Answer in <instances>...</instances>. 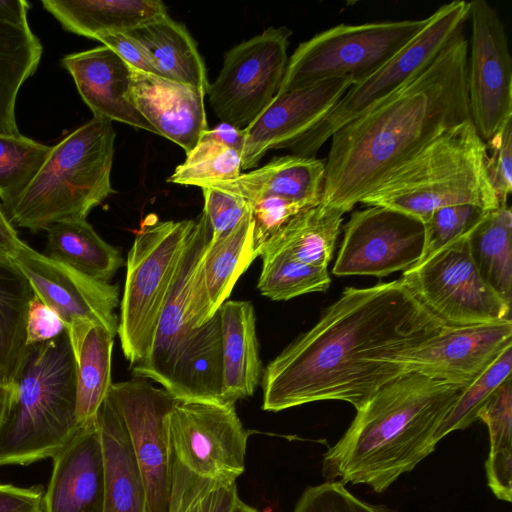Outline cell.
<instances>
[{"label": "cell", "mask_w": 512, "mask_h": 512, "mask_svg": "<svg viewBox=\"0 0 512 512\" xmlns=\"http://www.w3.org/2000/svg\"><path fill=\"white\" fill-rule=\"evenodd\" d=\"M446 326L401 279L347 287L310 330L267 365L262 409L340 400L358 410L405 374L407 356Z\"/></svg>", "instance_id": "6da1fadb"}, {"label": "cell", "mask_w": 512, "mask_h": 512, "mask_svg": "<svg viewBox=\"0 0 512 512\" xmlns=\"http://www.w3.org/2000/svg\"><path fill=\"white\" fill-rule=\"evenodd\" d=\"M468 45L459 31L425 69L331 136L320 203L352 210L391 170L471 119Z\"/></svg>", "instance_id": "7a4b0ae2"}, {"label": "cell", "mask_w": 512, "mask_h": 512, "mask_svg": "<svg viewBox=\"0 0 512 512\" xmlns=\"http://www.w3.org/2000/svg\"><path fill=\"white\" fill-rule=\"evenodd\" d=\"M465 388L415 372L385 384L323 455V476L384 492L434 451L436 432Z\"/></svg>", "instance_id": "3957f363"}, {"label": "cell", "mask_w": 512, "mask_h": 512, "mask_svg": "<svg viewBox=\"0 0 512 512\" xmlns=\"http://www.w3.org/2000/svg\"><path fill=\"white\" fill-rule=\"evenodd\" d=\"M211 231L196 219L164 305L148 355L132 366L135 378L159 383L176 400H222V342L218 312L196 327L189 309L191 284Z\"/></svg>", "instance_id": "277c9868"}, {"label": "cell", "mask_w": 512, "mask_h": 512, "mask_svg": "<svg viewBox=\"0 0 512 512\" xmlns=\"http://www.w3.org/2000/svg\"><path fill=\"white\" fill-rule=\"evenodd\" d=\"M79 429L76 360L65 331L27 347L0 418V466L53 457Z\"/></svg>", "instance_id": "5b68a950"}, {"label": "cell", "mask_w": 512, "mask_h": 512, "mask_svg": "<svg viewBox=\"0 0 512 512\" xmlns=\"http://www.w3.org/2000/svg\"><path fill=\"white\" fill-rule=\"evenodd\" d=\"M360 203L393 209L423 223L446 206H500L486 172L485 142L471 119L446 130L391 170Z\"/></svg>", "instance_id": "8992f818"}, {"label": "cell", "mask_w": 512, "mask_h": 512, "mask_svg": "<svg viewBox=\"0 0 512 512\" xmlns=\"http://www.w3.org/2000/svg\"><path fill=\"white\" fill-rule=\"evenodd\" d=\"M116 133L112 121L93 117L55 146L27 188L2 206L16 228L47 230L65 221L86 220L111 194Z\"/></svg>", "instance_id": "52a82bcc"}, {"label": "cell", "mask_w": 512, "mask_h": 512, "mask_svg": "<svg viewBox=\"0 0 512 512\" xmlns=\"http://www.w3.org/2000/svg\"><path fill=\"white\" fill-rule=\"evenodd\" d=\"M195 219L161 221L148 215L137 231L126 262L117 335L133 366L149 353Z\"/></svg>", "instance_id": "ba28073f"}, {"label": "cell", "mask_w": 512, "mask_h": 512, "mask_svg": "<svg viewBox=\"0 0 512 512\" xmlns=\"http://www.w3.org/2000/svg\"><path fill=\"white\" fill-rule=\"evenodd\" d=\"M428 19L339 24L321 31L288 58L277 94L345 77L356 84L409 44Z\"/></svg>", "instance_id": "9c48e42d"}, {"label": "cell", "mask_w": 512, "mask_h": 512, "mask_svg": "<svg viewBox=\"0 0 512 512\" xmlns=\"http://www.w3.org/2000/svg\"><path fill=\"white\" fill-rule=\"evenodd\" d=\"M469 2L456 0L429 16L419 34L381 68L352 84L335 106L288 150L314 158L342 126L378 105L425 69L468 20Z\"/></svg>", "instance_id": "30bf717a"}, {"label": "cell", "mask_w": 512, "mask_h": 512, "mask_svg": "<svg viewBox=\"0 0 512 512\" xmlns=\"http://www.w3.org/2000/svg\"><path fill=\"white\" fill-rule=\"evenodd\" d=\"M466 236L405 270L401 280L447 326L511 320V305L480 277Z\"/></svg>", "instance_id": "8fae6325"}, {"label": "cell", "mask_w": 512, "mask_h": 512, "mask_svg": "<svg viewBox=\"0 0 512 512\" xmlns=\"http://www.w3.org/2000/svg\"><path fill=\"white\" fill-rule=\"evenodd\" d=\"M291 35L287 27H269L225 53L207 91L221 122L245 130L269 106L284 76Z\"/></svg>", "instance_id": "7c38bea8"}, {"label": "cell", "mask_w": 512, "mask_h": 512, "mask_svg": "<svg viewBox=\"0 0 512 512\" xmlns=\"http://www.w3.org/2000/svg\"><path fill=\"white\" fill-rule=\"evenodd\" d=\"M107 397L126 427L148 512H168L175 461L169 417L176 399L143 378L112 383Z\"/></svg>", "instance_id": "4fadbf2b"}, {"label": "cell", "mask_w": 512, "mask_h": 512, "mask_svg": "<svg viewBox=\"0 0 512 512\" xmlns=\"http://www.w3.org/2000/svg\"><path fill=\"white\" fill-rule=\"evenodd\" d=\"M175 459L208 479L236 481L245 470L247 440L235 404L176 400L169 417Z\"/></svg>", "instance_id": "5bb4252c"}, {"label": "cell", "mask_w": 512, "mask_h": 512, "mask_svg": "<svg viewBox=\"0 0 512 512\" xmlns=\"http://www.w3.org/2000/svg\"><path fill=\"white\" fill-rule=\"evenodd\" d=\"M9 259L26 277L34 295L62 320L73 349L92 325L117 335L118 285L87 276L26 243Z\"/></svg>", "instance_id": "9a60e30c"}, {"label": "cell", "mask_w": 512, "mask_h": 512, "mask_svg": "<svg viewBox=\"0 0 512 512\" xmlns=\"http://www.w3.org/2000/svg\"><path fill=\"white\" fill-rule=\"evenodd\" d=\"M471 22L467 90L471 121L486 142L512 119V59L499 12L485 0L469 1Z\"/></svg>", "instance_id": "2e32d148"}, {"label": "cell", "mask_w": 512, "mask_h": 512, "mask_svg": "<svg viewBox=\"0 0 512 512\" xmlns=\"http://www.w3.org/2000/svg\"><path fill=\"white\" fill-rule=\"evenodd\" d=\"M424 243L422 221L393 209L369 206L355 211L345 225L332 272L376 277L404 272L420 261Z\"/></svg>", "instance_id": "e0dca14e"}, {"label": "cell", "mask_w": 512, "mask_h": 512, "mask_svg": "<svg viewBox=\"0 0 512 512\" xmlns=\"http://www.w3.org/2000/svg\"><path fill=\"white\" fill-rule=\"evenodd\" d=\"M512 321L446 326L406 358V373L469 386L508 347Z\"/></svg>", "instance_id": "ac0fdd59"}, {"label": "cell", "mask_w": 512, "mask_h": 512, "mask_svg": "<svg viewBox=\"0 0 512 512\" xmlns=\"http://www.w3.org/2000/svg\"><path fill=\"white\" fill-rule=\"evenodd\" d=\"M353 84L349 77L277 94L245 130L241 170L257 167L273 149H289L319 122Z\"/></svg>", "instance_id": "d6986e66"}, {"label": "cell", "mask_w": 512, "mask_h": 512, "mask_svg": "<svg viewBox=\"0 0 512 512\" xmlns=\"http://www.w3.org/2000/svg\"><path fill=\"white\" fill-rule=\"evenodd\" d=\"M200 89L131 67L129 99L142 117L186 153L208 130L204 98Z\"/></svg>", "instance_id": "ffe728a7"}, {"label": "cell", "mask_w": 512, "mask_h": 512, "mask_svg": "<svg viewBox=\"0 0 512 512\" xmlns=\"http://www.w3.org/2000/svg\"><path fill=\"white\" fill-rule=\"evenodd\" d=\"M52 458L44 512H103L104 459L97 422L80 427Z\"/></svg>", "instance_id": "44dd1931"}, {"label": "cell", "mask_w": 512, "mask_h": 512, "mask_svg": "<svg viewBox=\"0 0 512 512\" xmlns=\"http://www.w3.org/2000/svg\"><path fill=\"white\" fill-rule=\"evenodd\" d=\"M93 117L106 118L157 134L129 99L131 67L102 45L61 59ZM158 135V134H157Z\"/></svg>", "instance_id": "7402d4cb"}, {"label": "cell", "mask_w": 512, "mask_h": 512, "mask_svg": "<svg viewBox=\"0 0 512 512\" xmlns=\"http://www.w3.org/2000/svg\"><path fill=\"white\" fill-rule=\"evenodd\" d=\"M325 178V162L321 159L284 155L237 178L210 183L216 188L238 195L250 204L275 196L316 206L321 201Z\"/></svg>", "instance_id": "603a6c76"}, {"label": "cell", "mask_w": 512, "mask_h": 512, "mask_svg": "<svg viewBox=\"0 0 512 512\" xmlns=\"http://www.w3.org/2000/svg\"><path fill=\"white\" fill-rule=\"evenodd\" d=\"M222 342V400L235 404L252 396L262 363L250 301L227 300L218 309Z\"/></svg>", "instance_id": "cb8c5ba5"}, {"label": "cell", "mask_w": 512, "mask_h": 512, "mask_svg": "<svg viewBox=\"0 0 512 512\" xmlns=\"http://www.w3.org/2000/svg\"><path fill=\"white\" fill-rule=\"evenodd\" d=\"M96 422L104 459L103 512H148L144 482L126 427L108 397Z\"/></svg>", "instance_id": "d4e9b609"}, {"label": "cell", "mask_w": 512, "mask_h": 512, "mask_svg": "<svg viewBox=\"0 0 512 512\" xmlns=\"http://www.w3.org/2000/svg\"><path fill=\"white\" fill-rule=\"evenodd\" d=\"M43 8L67 32L96 40L126 32L167 14L160 0H42Z\"/></svg>", "instance_id": "484cf974"}, {"label": "cell", "mask_w": 512, "mask_h": 512, "mask_svg": "<svg viewBox=\"0 0 512 512\" xmlns=\"http://www.w3.org/2000/svg\"><path fill=\"white\" fill-rule=\"evenodd\" d=\"M139 41L164 78L192 85L207 95L205 63L187 28L168 14L126 31Z\"/></svg>", "instance_id": "4316f807"}, {"label": "cell", "mask_w": 512, "mask_h": 512, "mask_svg": "<svg viewBox=\"0 0 512 512\" xmlns=\"http://www.w3.org/2000/svg\"><path fill=\"white\" fill-rule=\"evenodd\" d=\"M344 211L322 203L288 220L263 246L260 256L283 252L303 263L328 267Z\"/></svg>", "instance_id": "83f0119b"}, {"label": "cell", "mask_w": 512, "mask_h": 512, "mask_svg": "<svg viewBox=\"0 0 512 512\" xmlns=\"http://www.w3.org/2000/svg\"><path fill=\"white\" fill-rule=\"evenodd\" d=\"M469 253L483 281L512 301V213L508 204L488 210L467 234Z\"/></svg>", "instance_id": "f1b7e54d"}, {"label": "cell", "mask_w": 512, "mask_h": 512, "mask_svg": "<svg viewBox=\"0 0 512 512\" xmlns=\"http://www.w3.org/2000/svg\"><path fill=\"white\" fill-rule=\"evenodd\" d=\"M47 256L92 278L109 282L124 264L120 251L87 220L59 222L47 230Z\"/></svg>", "instance_id": "f546056e"}, {"label": "cell", "mask_w": 512, "mask_h": 512, "mask_svg": "<svg viewBox=\"0 0 512 512\" xmlns=\"http://www.w3.org/2000/svg\"><path fill=\"white\" fill-rule=\"evenodd\" d=\"M32 287L7 257H0V381L12 385L26 350V320Z\"/></svg>", "instance_id": "4dcf8cb0"}, {"label": "cell", "mask_w": 512, "mask_h": 512, "mask_svg": "<svg viewBox=\"0 0 512 512\" xmlns=\"http://www.w3.org/2000/svg\"><path fill=\"white\" fill-rule=\"evenodd\" d=\"M258 256L251 210L231 231L216 241L209 240L202 259V273L214 314L227 301L239 277Z\"/></svg>", "instance_id": "1f68e13d"}, {"label": "cell", "mask_w": 512, "mask_h": 512, "mask_svg": "<svg viewBox=\"0 0 512 512\" xmlns=\"http://www.w3.org/2000/svg\"><path fill=\"white\" fill-rule=\"evenodd\" d=\"M43 53L31 29L0 21V134L20 136L15 107L23 83L37 70Z\"/></svg>", "instance_id": "d6a6232c"}, {"label": "cell", "mask_w": 512, "mask_h": 512, "mask_svg": "<svg viewBox=\"0 0 512 512\" xmlns=\"http://www.w3.org/2000/svg\"><path fill=\"white\" fill-rule=\"evenodd\" d=\"M114 335L100 325L90 326L73 349L76 360V416L79 426L96 421L111 381Z\"/></svg>", "instance_id": "836d02e7"}, {"label": "cell", "mask_w": 512, "mask_h": 512, "mask_svg": "<svg viewBox=\"0 0 512 512\" xmlns=\"http://www.w3.org/2000/svg\"><path fill=\"white\" fill-rule=\"evenodd\" d=\"M489 432L487 483L500 500L512 499V378L506 379L479 413Z\"/></svg>", "instance_id": "e575fe53"}, {"label": "cell", "mask_w": 512, "mask_h": 512, "mask_svg": "<svg viewBox=\"0 0 512 512\" xmlns=\"http://www.w3.org/2000/svg\"><path fill=\"white\" fill-rule=\"evenodd\" d=\"M261 257L263 266L257 288L271 300H289L303 294L323 292L330 286L326 267L303 263L283 252Z\"/></svg>", "instance_id": "d590c367"}, {"label": "cell", "mask_w": 512, "mask_h": 512, "mask_svg": "<svg viewBox=\"0 0 512 512\" xmlns=\"http://www.w3.org/2000/svg\"><path fill=\"white\" fill-rule=\"evenodd\" d=\"M241 155L240 150L216 140L206 130L167 182L202 188L210 183L235 179L242 171Z\"/></svg>", "instance_id": "8d00e7d4"}, {"label": "cell", "mask_w": 512, "mask_h": 512, "mask_svg": "<svg viewBox=\"0 0 512 512\" xmlns=\"http://www.w3.org/2000/svg\"><path fill=\"white\" fill-rule=\"evenodd\" d=\"M237 498L236 481L200 477L175 459L168 512H230Z\"/></svg>", "instance_id": "74e56055"}, {"label": "cell", "mask_w": 512, "mask_h": 512, "mask_svg": "<svg viewBox=\"0 0 512 512\" xmlns=\"http://www.w3.org/2000/svg\"><path fill=\"white\" fill-rule=\"evenodd\" d=\"M52 146L24 135L0 134V200L7 204L30 184L51 152Z\"/></svg>", "instance_id": "f35d334b"}, {"label": "cell", "mask_w": 512, "mask_h": 512, "mask_svg": "<svg viewBox=\"0 0 512 512\" xmlns=\"http://www.w3.org/2000/svg\"><path fill=\"white\" fill-rule=\"evenodd\" d=\"M511 368L512 346L506 348L473 383L464 389L440 424L435 435L436 442L438 443L447 434L465 429L476 422L480 411L495 391L511 377Z\"/></svg>", "instance_id": "ab89813d"}, {"label": "cell", "mask_w": 512, "mask_h": 512, "mask_svg": "<svg viewBox=\"0 0 512 512\" xmlns=\"http://www.w3.org/2000/svg\"><path fill=\"white\" fill-rule=\"evenodd\" d=\"M488 210L473 204H459L435 210L424 222L425 243L422 257L425 260L449 243L466 236ZM418 262V263H419Z\"/></svg>", "instance_id": "60d3db41"}, {"label": "cell", "mask_w": 512, "mask_h": 512, "mask_svg": "<svg viewBox=\"0 0 512 512\" xmlns=\"http://www.w3.org/2000/svg\"><path fill=\"white\" fill-rule=\"evenodd\" d=\"M292 512H397L382 504L361 500L339 480L307 487Z\"/></svg>", "instance_id": "b9f144b4"}, {"label": "cell", "mask_w": 512, "mask_h": 512, "mask_svg": "<svg viewBox=\"0 0 512 512\" xmlns=\"http://www.w3.org/2000/svg\"><path fill=\"white\" fill-rule=\"evenodd\" d=\"M486 146V172L500 205L507 204L512 191V119L507 121Z\"/></svg>", "instance_id": "7bdbcfd3"}, {"label": "cell", "mask_w": 512, "mask_h": 512, "mask_svg": "<svg viewBox=\"0 0 512 512\" xmlns=\"http://www.w3.org/2000/svg\"><path fill=\"white\" fill-rule=\"evenodd\" d=\"M204 207L202 213L209 224L210 241H216L231 231L251 210L244 198L211 187H202Z\"/></svg>", "instance_id": "ee69618b"}, {"label": "cell", "mask_w": 512, "mask_h": 512, "mask_svg": "<svg viewBox=\"0 0 512 512\" xmlns=\"http://www.w3.org/2000/svg\"><path fill=\"white\" fill-rule=\"evenodd\" d=\"M250 205L254 221V243L259 256L263 246L288 220L311 208L304 203L275 196L261 198Z\"/></svg>", "instance_id": "f6af8a7d"}, {"label": "cell", "mask_w": 512, "mask_h": 512, "mask_svg": "<svg viewBox=\"0 0 512 512\" xmlns=\"http://www.w3.org/2000/svg\"><path fill=\"white\" fill-rule=\"evenodd\" d=\"M65 331L66 327L59 316L34 295L27 312V346L52 340Z\"/></svg>", "instance_id": "bcb514c9"}, {"label": "cell", "mask_w": 512, "mask_h": 512, "mask_svg": "<svg viewBox=\"0 0 512 512\" xmlns=\"http://www.w3.org/2000/svg\"><path fill=\"white\" fill-rule=\"evenodd\" d=\"M96 41L112 49L130 67L145 73L161 76L146 48L126 32H108L98 36Z\"/></svg>", "instance_id": "7dc6e473"}, {"label": "cell", "mask_w": 512, "mask_h": 512, "mask_svg": "<svg viewBox=\"0 0 512 512\" xmlns=\"http://www.w3.org/2000/svg\"><path fill=\"white\" fill-rule=\"evenodd\" d=\"M44 495L41 486L0 484V512H44Z\"/></svg>", "instance_id": "c3c4849f"}, {"label": "cell", "mask_w": 512, "mask_h": 512, "mask_svg": "<svg viewBox=\"0 0 512 512\" xmlns=\"http://www.w3.org/2000/svg\"><path fill=\"white\" fill-rule=\"evenodd\" d=\"M31 5L26 0H0V21L21 29H30L27 14Z\"/></svg>", "instance_id": "681fc988"}, {"label": "cell", "mask_w": 512, "mask_h": 512, "mask_svg": "<svg viewBox=\"0 0 512 512\" xmlns=\"http://www.w3.org/2000/svg\"><path fill=\"white\" fill-rule=\"evenodd\" d=\"M24 244L0 203V254L11 258Z\"/></svg>", "instance_id": "f907efd6"}, {"label": "cell", "mask_w": 512, "mask_h": 512, "mask_svg": "<svg viewBox=\"0 0 512 512\" xmlns=\"http://www.w3.org/2000/svg\"><path fill=\"white\" fill-rule=\"evenodd\" d=\"M207 132L216 140L242 152L245 140L244 130L221 122L213 129H208Z\"/></svg>", "instance_id": "816d5d0a"}, {"label": "cell", "mask_w": 512, "mask_h": 512, "mask_svg": "<svg viewBox=\"0 0 512 512\" xmlns=\"http://www.w3.org/2000/svg\"><path fill=\"white\" fill-rule=\"evenodd\" d=\"M12 391V385L0 381V418L3 415L6 405L9 401Z\"/></svg>", "instance_id": "f5cc1de1"}, {"label": "cell", "mask_w": 512, "mask_h": 512, "mask_svg": "<svg viewBox=\"0 0 512 512\" xmlns=\"http://www.w3.org/2000/svg\"><path fill=\"white\" fill-rule=\"evenodd\" d=\"M230 512H260V511H258L256 508L244 503L238 497Z\"/></svg>", "instance_id": "db71d44e"}, {"label": "cell", "mask_w": 512, "mask_h": 512, "mask_svg": "<svg viewBox=\"0 0 512 512\" xmlns=\"http://www.w3.org/2000/svg\"><path fill=\"white\" fill-rule=\"evenodd\" d=\"M0 257H5V256H3V255H1V254H0Z\"/></svg>", "instance_id": "11a10c76"}]
</instances>
